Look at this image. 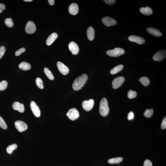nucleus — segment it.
Instances as JSON below:
<instances>
[{"mask_svg": "<svg viewBox=\"0 0 166 166\" xmlns=\"http://www.w3.org/2000/svg\"><path fill=\"white\" fill-rule=\"evenodd\" d=\"M88 79V75L85 74H83L81 76L78 77L73 82L72 84L73 90L77 91L81 89Z\"/></svg>", "mask_w": 166, "mask_h": 166, "instance_id": "obj_1", "label": "nucleus"}, {"mask_svg": "<svg viewBox=\"0 0 166 166\" xmlns=\"http://www.w3.org/2000/svg\"><path fill=\"white\" fill-rule=\"evenodd\" d=\"M99 113L101 115L105 117L108 115L109 112V108L108 101L105 98L102 99L100 102L99 105Z\"/></svg>", "mask_w": 166, "mask_h": 166, "instance_id": "obj_2", "label": "nucleus"}, {"mask_svg": "<svg viewBox=\"0 0 166 166\" xmlns=\"http://www.w3.org/2000/svg\"><path fill=\"white\" fill-rule=\"evenodd\" d=\"M125 50L121 48H115L112 50H109L107 51V54L109 56L117 57L124 54Z\"/></svg>", "mask_w": 166, "mask_h": 166, "instance_id": "obj_3", "label": "nucleus"}, {"mask_svg": "<svg viewBox=\"0 0 166 166\" xmlns=\"http://www.w3.org/2000/svg\"><path fill=\"white\" fill-rule=\"evenodd\" d=\"M67 115L70 120L74 121L78 118L79 114L76 108H72L68 111L67 114Z\"/></svg>", "mask_w": 166, "mask_h": 166, "instance_id": "obj_4", "label": "nucleus"}, {"mask_svg": "<svg viewBox=\"0 0 166 166\" xmlns=\"http://www.w3.org/2000/svg\"><path fill=\"white\" fill-rule=\"evenodd\" d=\"M15 125L16 129L19 132L24 131L28 128L27 125L21 121H17L15 122Z\"/></svg>", "mask_w": 166, "mask_h": 166, "instance_id": "obj_5", "label": "nucleus"}, {"mask_svg": "<svg viewBox=\"0 0 166 166\" xmlns=\"http://www.w3.org/2000/svg\"><path fill=\"white\" fill-rule=\"evenodd\" d=\"M125 78L123 76L118 77L114 79L112 82L113 88L116 89L119 88L122 84Z\"/></svg>", "mask_w": 166, "mask_h": 166, "instance_id": "obj_6", "label": "nucleus"}, {"mask_svg": "<svg viewBox=\"0 0 166 166\" xmlns=\"http://www.w3.org/2000/svg\"><path fill=\"white\" fill-rule=\"evenodd\" d=\"M166 56V50H162L157 52L154 55L153 59L156 61H160L165 58Z\"/></svg>", "mask_w": 166, "mask_h": 166, "instance_id": "obj_7", "label": "nucleus"}, {"mask_svg": "<svg viewBox=\"0 0 166 166\" xmlns=\"http://www.w3.org/2000/svg\"><path fill=\"white\" fill-rule=\"evenodd\" d=\"M102 22L107 26H115L117 24L116 21L110 17H105L102 19Z\"/></svg>", "mask_w": 166, "mask_h": 166, "instance_id": "obj_8", "label": "nucleus"}, {"mask_svg": "<svg viewBox=\"0 0 166 166\" xmlns=\"http://www.w3.org/2000/svg\"><path fill=\"white\" fill-rule=\"evenodd\" d=\"M94 101L93 99H90L88 100H85L82 103L83 108L86 111H89L93 108Z\"/></svg>", "mask_w": 166, "mask_h": 166, "instance_id": "obj_9", "label": "nucleus"}, {"mask_svg": "<svg viewBox=\"0 0 166 166\" xmlns=\"http://www.w3.org/2000/svg\"><path fill=\"white\" fill-rule=\"evenodd\" d=\"M26 32L29 34H32L36 30V28L34 23L31 21H28L26 23L25 28Z\"/></svg>", "mask_w": 166, "mask_h": 166, "instance_id": "obj_10", "label": "nucleus"}, {"mask_svg": "<svg viewBox=\"0 0 166 166\" xmlns=\"http://www.w3.org/2000/svg\"><path fill=\"white\" fill-rule=\"evenodd\" d=\"M30 107L34 115L37 117H39L41 115V110L36 103L34 101H31Z\"/></svg>", "mask_w": 166, "mask_h": 166, "instance_id": "obj_11", "label": "nucleus"}, {"mask_svg": "<svg viewBox=\"0 0 166 166\" xmlns=\"http://www.w3.org/2000/svg\"><path fill=\"white\" fill-rule=\"evenodd\" d=\"M57 65L60 72L63 75H66L69 72V69L62 63L58 62L57 63Z\"/></svg>", "mask_w": 166, "mask_h": 166, "instance_id": "obj_12", "label": "nucleus"}, {"mask_svg": "<svg viewBox=\"0 0 166 166\" xmlns=\"http://www.w3.org/2000/svg\"><path fill=\"white\" fill-rule=\"evenodd\" d=\"M129 41L136 43L138 44H142L145 42V40L143 38L138 36L132 35L128 37Z\"/></svg>", "mask_w": 166, "mask_h": 166, "instance_id": "obj_13", "label": "nucleus"}, {"mask_svg": "<svg viewBox=\"0 0 166 166\" xmlns=\"http://www.w3.org/2000/svg\"><path fill=\"white\" fill-rule=\"evenodd\" d=\"M68 47L70 51L72 53V54L76 55L78 54L79 51V48L76 43L72 41L69 43Z\"/></svg>", "mask_w": 166, "mask_h": 166, "instance_id": "obj_14", "label": "nucleus"}, {"mask_svg": "<svg viewBox=\"0 0 166 166\" xmlns=\"http://www.w3.org/2000/svg\"><path fill=\"white\" fill-rule=\"evenodd\" d=\"M79 8L78 5L76 3H73L70 5L68 11L70 14L75 15L78 14Z\"/></svg>", "mask_w": 166, "mask_h": 166, "instance_id": "obj_15", "label": "nucleus"}, {"mask_svg": "<svg viewBox=\"0 0 166 166\" xmlns=\"http://www.w3.org/2000/svg\"><path fill=\"white\" fill-rule=\"evenodd\" d=\"M13 109L17 110L21 113H23L24 111V107L22 103H20L18 102H15L12 105Z\"/></svg>", "mask_w": 166, "mask_h": 166, "instance_id": "obj_16", "label": "nucleus"}, {"mask_svg": "<svg viewBox=\"0 0 166 166\" xmlns=\"http://www.w3.org/2000/svg\"><path fill=\"white\" fill-rule=\"evenodd\" d=\"M147 31L150 34L156 37L162 36V34L159 30L153 28L149 27L147 29Z\"/></svg>", "mask_w": 166, "mask_h": 166, "instance_id": "obj_17", "label": "nucleus"}, {"mask_svg": "<svg viewBox=\"0 0 166 166\" xmlns=\"http://www.w3.org/2000/svg\"><path fill=\"white\" fill-rule=\"evenodd\" d=\"M58 37V34L55 33H53L49 36L47 39L46 43L48 46H50L57 39Z\"/></svg>", "mask_w": 166, "mask_h": 166, "instance_id": "obj_18", "label": "nucleus"}, {"mask_svg": "<svg viewBox=\"0 0 166 166\" xmlns=\"http://www.w3.org/2000/svg\"><path fill=\"white\" fill-rule=\"evenodd\" d=\"M87 34L88 39L90 41H92L95 38V31L91 26L89 27L87 29Z\"/></svg>", "mask_w": 166, "mask_h": 166, "instance_id": "obj_19", "label": "nucleus"}, {"mask_svg": "<svg viewBox=\"0 0 166 166\" xmlns=\"http://www.w3.org/2000/svg\"><path fill=\"white\" fill-rule=\"evenodd\" d=\"M140 11L142 14L147 16H150L152 14L153 12L151 8L149 6L141 8L140 9Z\"/></svg>", "mask_w": 166, "mask_h": 166, "instance_id": "obj_20", "label": "nucleus"}, {"mask_svg": "<svg viewBox=\"0 0 166 166\" xmlns=\"http://www.w3.org/2000/svg\"><path fill=\"white\" fill-rule=\"evenodd\" d=\"M123 68V66L122 64L117 65L110 70V73L111 75L115 74L122 71Z\"/></svg>", "mask_w": 166, "mask_h": 166, "instance_id": "obj_21", "label": "nucleus"}, {"mask_svg": "<svg viewBox=\"0 0 166 166\" xmlns=\"http://www.w3.org/2000/svg\"><path fill=\"white\" fill-rule=\"evenodd\" d=\"M19 68L23 70H27L31 69V67L29 63L26 62H23L19 64Z\"/></svg>", "mask_w": 166, "mask_h": 166, "instance_id": "obj_22", "label": "nucleus"}, {"mask_svg": "<svg viewBox=\"0 0 166 166\" xmlns=\"http://www.w3.org/2000/svg\"><path fill=\"white\" fill-rule=\"evenodd\" d=\"M123 160L122 157H117L109 159L108 162L111 164H118L121 162Z\"/></svg>", "mask_w": 166, "mask_h": 166, "instance_id": "obj_23", "label": "nucleus"}, {"mask_svg": "<svg viewBox=\"0 0 166 166\" xmlns=\"http://www.w3.org/2000/svg\"><path fill=\"white\" fill-rule=\"evenodd\" d=\"M139 81L142 85L145 87L148 86L150 83L149 79L146 77H143L140 78L139 79Z\"/></svg>", "mask_w": 166, "mask_h": 166, "instance_id": "obj_24", "label": "nucleus"}, {"mask_svg": "<svg viewBox=\"0 0 166 166\" xmlns=\"http://www.w3.org/2000/svg\"><path fill=\"white\" fill-rule=\"evenodd\" d=\"M44 70L45 74L49 79L51 80H53L54 79V76L52 74L48 68H44Z\"/></svg>", "mask_w": 166, "mask_h": 166, "instance_id": "obj_25", "label": "nucleus"}, {"mask_svg": "<svg viewBox=\"0 0 166 166\" xmlns=\"http://www.w3.org/2000/svg\"><path fill=\"white\" fill-rule=\"evenodd\" d=\"M17 145L16 144H13L10 145L6 148V151L9 154H11L13 151L17 148Z\"/></svg>", "mask_w": 166, "mask_h": 166, "instance_id": "obj_26", "label": "nucleus"}, {"mask_svg": "<svg viewBox=\"0 0 166 166\" xmlns=\"http://www.w3.org/2000/svg\"><path fill=\"white\" fill-rule=\"evenodd\" d=\"M154 111L152 109H147L145 111L144 113V115L147 118H150L153 114Z\"/></svg>", "mask_w": 166, "mask_h": 166, "instance_id": "obj_27", "label": "nucleus"}, {"mask_svg": "<svg viewBox=\"0 0 166 166\" xmlns=\"http://www.w3.org/2000/svg\"><path fill=\"white\" fill-rule=\"evenodd\" d=\"M4 22L6 25L9 28H12L14 25V23L11 18H6Z\"/></svg>", "mask_w": 166, "mask_h": 166, "instance_id": "obj_28", "label": "nucleus"}, {"mask_svg": "<svg viewBox=\"0 0 166 166\" xmlns=\"http://www.w3.org/2000/svg\"><path fill=\"white\" fill-rule=\"evenodd\" d=\"M137 95V92L133 90H130L128 92V98L129 99H132L135 98Z\"/></svg>", "mask_w": 166, "mask_h": 166, "instance_id": "obj_29", "label": "nucleus"}, {"mask_svg": "<svg viewBox=\"0 0 166 166\" xmlns=\"http://www.w3.org/2000/svg\"><path fill=\"white\" fill-rule=\"evenodd\" d=\"M8 85L7 82L4 80L0 83V91H2L5 90Z\"/></svg>", "mask_w": 166, "mask_h": 166, "instance_id": "obj_30", "label": "nucleus"}, {"mask_svg": "<svg viewBox=\"0 0 166 166\" xmlns=\"http://www.w3.org/2000/svg\"><path fill=\"white\" fill-rule=\"evenodd\" d=\"M36 83L37 85L39 88L41 89L43 88V81L41 78H37L36 79Z\"/></svg>", "mask_w": 166, "mask_h": 166, "instance_id": "obj_31", "label": "nucleus"}, {"mask_svg": "<svg viewBox=\"0 0 166 166\" xmlns=\"http://www.w3.org/2000/svg\"><path fill=\"white\" fill-rule=\"evenodd\" d=\"M0 127L4 129H6L8 128L5 122L1 116H0Z\"/></svg>", "mask_w": 166, "mask_h": 166, "instance_id": "obj_32", "label": "nucleus"}, {"mask_svg": "<svg viewBox=\"0 0 166 166\" xmlns=\"http://www.w3.org/2000/svg\"><path fill=\"white\" fill-rule=\"evenodd\" d=\"M5 51V48L4 46H2L0 47V59L2 57Z\"/></svg>", "mask_w": 166, "mask_h": 166, "instance_id": "obj_33", "label": "nucleus"}, {"mask_svg": "<svg viewBox=\"0 0 166 166\" xmlns=\"http://www.w3.org/2000/svg\"><path fill=\"white\" fill-rule=\"evenodd\" d=\"M25 48H22L18 50L16 52L15 55H16V56H19L21 54V53L24 52L25 51Z\"/></svg>", "mask_w": 166, "mask_h": 166, "instance_id": "obj_34", "label": "nucleus"}, {"mask_svg": "<svg viewBox=\"0 0 166 166\" xmlns=\"http://www.w3.org/2000/svg\"><path fill=\"white\" fill-rule=\"evenodd\" d=\"M161 128L162 130H164L166 128V117H164L162 120V123L161 125Z\"/></svg>", "mask_w": 166, "mask_h": 166, "instance_id": "obj_35", "label": "nucleus"}, {"mask_svg": "<svg viewBox=\"0 0 166 166\" xmlns=\"http://www.w3.org/2000/svg\"><path fill=\"white\" fill-rule=\"evenodd\" d=\"M105 4L109 5L114 4L116 2L115 0H104Z\"/></svg>", "mask_w": 166, "mask_h": 166, "instance_id": "obj_36", "label": "nucleus"}, {"mask_svg": "<svg viewBox=\"0 0 166 166\" xmlns=\"http://www.w3.org/2000/svg\"><path fill=\"white\" fill-rule=\"evenodd\" d=\"M144 166H152V163L150 160L147 159L144 162Z\"/></svg>", "mask_w": 166, "mask_h": 166, "instance_id": "obj_37", "label": "nucleus"}, {"mask_svg": "<svg viewBox=\"0 0 166 166\" xmlns=\"http://www.w3.org/2000/svg\"><path fill=\"white\" fill-rule=\"evenodd\" d=\"M134 117V114L133 112L130 111L128 114V119L129 120L133 119Z\"/></svg>", "mask_w": 166, "mask_h": 166, "instance_id": "obj_38", "label": "nucleus"}, {"mask_svg": "<svg viewBox=\"0 0 166 166\" xmlns=\"http://www.w3.org/2000/svg\"><path fill=\"white\" fill-rule=\"evenodd\" d=\"M5 5L3 4L0 3V13L2 12L5 9Z\"/></svg>", "mask_w": 166, "mask_h": 166, "instance_id": "obj_39", "label": "nucleus"}, {"mask_svg": "<svg viewBox=\"0 0 166 166\" xmlns=\"http://www.w3.org/2000/svg\"><path fill=\"white\" fill-rule=\"evenodd\" d=\"M48 2L49 4L51 5H53L54 4V0H48Z\"/></svg>", "mask_w": 166, "mask_h": 166, "instance_id": "obj_40", "label": "nucleus"}, {"mask_svg": "<svg viewBox=\"0 0 166 166\" xmlns=\"http://www.w3.org/2000/svg\"><path fill=\"white\" fill-rule=\"evenodd\" d=\"M24 1L26 2H31L32 1V0H24Z\"/></svg>", "mask_w": 166, "mask_h": 166, "instance_id": "obj_41", "label": "nucleus"}]
</instances>
